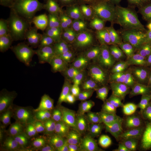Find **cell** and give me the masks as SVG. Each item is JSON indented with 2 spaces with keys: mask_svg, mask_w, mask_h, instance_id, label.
<instances>
[{
  "mask_svg": "<svg viewBox=\"0 0 151 151\" xmlns=\"http://www.w3.org/2000/svg\"><path fill=\"white\" fill-rule=\"evenodd\" d=\"M24 101L38 121L55 133L58 132L70 101L51 87L43 85L24 93Z\"/></svg>",
  "mask_w": 151,
  "mask_h": 151,
  "instance_id": "3957f363",
  "label": "cell"
},
{
  "mask_svg": "<svg viewBox=\"0 0 151 151\" xmlns=\"http://www.w3.org/2000/svg\"><path fill=\"white\" fill-rule=\"evenodd\" d=\"M18 67L16 46L14 40L1 38L0 40V73Z\"/></svg>",
  "mask_w": 151,
  "mask_h": 151,
  "instance_id": "4fadbf2b",
  "label": "cell"
},
{
  "mask_svg": "<svg viewBox=\"0 0 151 151\" xmlns=\"http://www.w3.org/2000/svg\"><path fill=\"white\" fill-rule=\"evenodd\" d=\"M145 57H137L133 60L128 61V64L124 65L123 74L128 80L138 71L146 62Z\"/></svg>",
  "mask_w": 151,
  "mask_h": 151,
  "instance_id": "603a6c76",
  "label": "cell"
},
{
  "mask_svg": "<svg viewBox=\"0 0 151 151\" xmlns=\"http://www.w3.org/2000/svg\"><path fill=\"white\" fill-rule=\"evenodd\" d=\"M143 53L145 56L144 57L151 64V39H148L145 42Z\"/></svg>",
  "mask_w": 151,
  "mask_h": 151,
  "instance_id": "cb8c5ba5",
  "label": "cell"
},
{
  "mask_svg": "<svg viewBox=\"0 0 151 151\" xmlns=\"http://www.w3.org/2000/svg\"><path fill=\"white\" fill-rule=\"evenodd\" d=\"M145 130H146L145 132L146 133L151 136V120L147 125Z\"/></svg>",
  "mask_w": 151,
  "mask_h": 151,
  "instance_id": "d4e9b609",
  "label": "cell"
},
{
  "mask_svg": "<svg viewBox=\"0 0 151 151\" xmlns=\"http://www.w3.org/2000/svg\"><path fill=\"white\" fill-rule=\"evenodd\" d=\"M132 24L133 30L148 39H151V9L134 13Z\"/></svg>",
  "mask_w": 151,
  "mask_h": 151,
  "instance_id": "9a60e30c",
  "label": "cell"
},
{
  "mask_svg": "<svg viewBox=\"0 0 151 151\" xmlns=\"http://www.w3.org/2000/svg\"><path fill=\"white\" fill-rule=\"evenodd\" d=\"M118 32L120 40L121 53L123 55L125 60L129 61L139 57L138 56L139 54L135 50L133 45L122 34Z\"/></svg>",
  "mask_w": 151,
  "mask_h": 151,
  "instance_id": "7402d4cb",
  "label": "cell"
},
{
  "mask_svg": "<svg viewBox=\"0 0 151 151\" xmlns=\"http://www.w3.org/2000/svg\"><path fill=\"white\" fill-rule=\"evenodd\" d=\"M18 67L27 81L43 80L50 77V70L58 58L59 45L22 18L16 40Z\"/></svg>",
  "mask_w": 151,
  "mask_h": 151,
  "instance_id": "7a4b0ae2",
  "label": "cell"
},
{
  "mask_svg": "<svg viewBox=\"0 0 151 151\" xmlns=\"http://www.w3.org/2000/svg\"><path fill=\"white\" fill-rule=\"evenodd\" d=\"M92 68L104 76L111 85L119 83L123 80V73L111 68L100 57L94 55L92 58Z\"/></svg>",
  "mask_w": 151,
  "mask_h": 151,
  "instance_id": "5bb4252c",
  "label": "cell"
},
{
  "mask_svg": "<svg viewBox=\"0 0 151 151\" xmlns=\"http://www.w3.org/2000/svg\"><path fill=\"white\" fill-rule=\"evenodd\" d=\"M135 125L110 110L100 126L103 133V141L109 146L115 144L124 145L129 143L134 137Z\"/></svg>",
  "mask_w": 151,
  "mask_h": 151,
  "instance_id": "8992f818",
  "label": "cell"
},
{
  "mask_svg": "<svg viewBox=\"0 0 151 151\" xmlns=\"http://www.w3.org/2000/svg\"><path fill=\"white\" fill-rule=\"evenodd\" d=\"M151 78V64L146 60L145 64L138 71L128 80V82L132 84L139 86L147 85Z\"/></svg>",
  "mask_w": 151,
  "mask_h": 151,
  "instance_id": "ffe728a7",
  "label": "cell"
},
{
  "mask_svg": "<svg viewBox=\"0 0 151 151\" xmlns=\"http://www.w3.org/2000/svg\"><path fill=\"white\" fill-rule=\"evenodd\" d=\"M63 44L75 58L87 62L93 58L96 52V32L91 27H86L69 32L65 36Z\"/></svg>",
  "mask_w": 151,
  "mask_h": 151,
  "instance_id": "52a82bcc",
  "label": "cell"
},
{
  "mask_svg": "<svg viewBox=\"0 0 151 151\" xmlns=\"http://www.w3.org/2000/svg\"><path fill=\"white\" fill-rule=\"evenodd\" d=\"M111 110L117 111L140 101L134 86L129 82L122 80L111 85L106 90Z\"/></svg>",
  "mask_w": 151,
  "mask_h": 151,
  "instance_id": "30bf717a",
  "label": "cell"
},
{
  "mask_svg": "<svg viewBox=\"0 0 151 151\" xmlns=\"http://www.w3.org/2000/svg\"><path fill=\"white\" fill-rule=\"evenodd\" d=\"M30 0H0L1 9L4 11L22 15Z\"/></svg>",
  "mask_w": 151,
  "mask_h": 151,
  "instance_id": "d6986e66",
  "label": "cell"
},
{
  "mask_svg": "<svg viewBox=\"0 0 151 151\" xmlns=\"http://www.w3.org/2000/svg\"><path fill=\"white\" fill-rule=\"evenodd\" d=\"M95 32L96 48L94 55L122 53L120 40L117 30L99 27Z\"/></svg>",
  "mask_w": 151,
  "mask_h": 151,
  "instance_id": "8fae6325",
  "label": "cell"
},
{
  "mask_svg": "<svg viewBox=\"0 0 151 151\" xmlns=\"http://www.w3.org/2000/svg\"><path fill=\"white\" fill-rule=\"evenodd\" d=\"M88 17L95 22L99 27L117 30L125 27L124 19L111 0H93L88 9Z\"/></svg>",
  "mask_w": 151,
  "mask_h": 151,
  "instance_id": "ba28073f",
  "label": "cell"
},
{
  "mask_svg": "<svg viewBox=\"0 0 151 151\" xmlns=\"http://www.w3.org/2000/svg\"><path fill=\"white\" fill-rule=\"evenodd\" d=\"M75 59L70 54L59 56L50 70L57 89L68 96L77 93L83 74L84 69L76 65Z\"/></svg>",
  "mask_w": 151,
  "mask_h": 151,
  "instance_id": "5b68a950",
  "label": "cell"
},
{
  "mask_svg": "<svg viewBox=\"0 0 151 151\" xmlns=\"http://www.w3.org/2000/svg\"><path fill=\"white\" fill-rule=\"evenodd\" d=\"M116 111L122 117L135 125L140 123L146 115V106L140 101L132 104Z\"/></svg>",
  "mask_w": 151,
  "mask_h": 151,
  "instance_id": "2e32d148",
  "label": "cell"
},
{
  "mask_svg": "<svg viewBox=\"0 0 151 151\" xmlns=\"http://www.w3.org/2000/svg\"><path fill=\"white\" fill-rule=\"evenodd\" d=\"M126 38H127L132 44L133 45L134 48L137 52L139 54L143 52L145 48V42L140 34L133 30V29H130L128 28L124 27L120 29V32Z\"/></svg>",
  "mask_w": 151,
  "mask_h": 151,
  "instance_id": "44dd1931",
  "label": "cell"
},
{
  "mask_svg": "<svg viewBox=\"0 0 151 151\" xmlns=\"http://www.w3.org/2000/svg\"><path fill=\"white\" fill-rule=\"evenodd\" d=\"M92 1H93V0H92Z\"/></svg>",
  "mask_w": 151,
  "mask_h": 151,
  "instance_id": "4316f807",
  "label": "cell"
},
{
  "mask_svg": "<svg viewBox=\"0 0 151 151\" xmlns=\"http://www.w3.org/2000/svg\"><path fill=\"white\" fill-rule=\"evenodd\" d=\"M27 81L19 67L0 73V102L9 105L20 96Z\"/></svg>",
  "mask_w": 151,
  "mask_h": 151,
  "instance_id": "9c48e42d",
  "label": "cell"
},
{
  "mask_svg": "<svg viewBox=\"0 0 151 151\" xmlns=\"http://www.w3.org/2000/svg\"><path fill=\"white\" fill-rule=\"evenodd\" d=\"M147 85H148V87H149V90H150V91L151 92V80L149 81V82L147 83Z\"/></svg>",
  "mask_w": 151,
  "mask_h": 151,
  "instance_id": "484cf974",
  "label": "cell"
},
{
  "mask_svg": "<svg viewBox=\"0 0 151 151\" xmlns=\"http://www.w3.org/2000/svg\"><path fill=\"white\" fill-rule=\"evenodd\" d=\"M120 13L133 14L151 9V0H111Z\"/></svg>",
  "mask_w": 151,
  "mask_h": 151,
  "instance_id": "e0dca14e",
  "label": "cell"
},
{
  "mask_svg": "<svg viewBox=\"0 0 151 151\" xmlns=\"http://www.w3.org/2000/svg\"><path fill=\"white\" fill-rule=\"evenodd\" d=\"M21 16L60 46L72 25L88 17V9L77 0H30Z\"/></svg>",
  "mask_w": 151,
  "mask_h": 151,
  "instance_id": "6da1fadb",
  "label": "cell"
},
{
  "mask_svg": "<svg viewBox=\"0 0 151 151\" xmlns=\"http://www.w3.org/2000/svg\"><path fill=\"white\" fill-rule=\"evenodd\" d=\"M111 84L108 80L90 65H87L83 70L77 95L88 93L106 91Z\"/></svg>",
  "mask_w": 151,
  "mask_h": 151,
  "instance_id": "7c38bea8",
  "label": "cell"
},
{
  "mask_svg": "<svg viewBox=\"0 0 151 151\" xmlns=\"http://www.w3.org/2000/svg\"><path fill=\"white\" fill-rule=\"evenodd\" d=\"M124 145L130 151H151V136L144 133Z\"/></svg>",
  "mask_w": 151,
  "mask_h": 151,
  "instance_id": "ac0fdd59",
  "label": "cell"
},
{
  "mask_svg": "<svg viewBox=\"0 0 151 151\" xmlns=\"http://www.w3.org/2000/svg\"><path fill=\"white\" fill-rule=\"evenodd\" d=\"M70 104L75 112L78 125L82 128L92 125L99 128L111 110L106 91L77 95L70 101Z\"/></svg>",
  "mask_w": 151,
  "mask_h": 151,
  "instance_id": "277c9868",
  "label": "cell"
}]
</instances>
